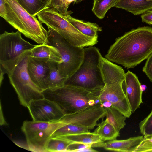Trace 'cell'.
<instances>
[{
    "instance_id": "obj_19",
    "label": "cell",
    "mask_w": 152,
    "mask_h": 152,
    "mask_svg": "<svg viewBox=\"0 0 152 152\" xmlns=\"http://www.w3.org/2000/svg\"><path fill=\"white\" fill-rule=\"evenodd\" d=\"M48 63L50 70L45 80L46 89L64 85L66 78L62 77L60 75L58 66V63L49 61Z\"/></svg>"
},
{
    "instance_id": "obj_28",
    "label": "cell",
    "mask_w": 152,
    "mask_h": 152,
    "mask_svg": "<svg viewBox=\"0 0 152 152\" xmlns=\"http://www.w3.org/2000/svg\"><path fill=\"white\" fill-rule=\"evenodd\" d=\"M152 152V136L143 137L134 152Z\"/></svg>"
},
{
    "instance_id": "obj_31",
    "label": "cell",
    "mask_w": 152,
    "mask_h": 152,
    "mask_svg": "<svg viewBox=\"0 0 152 152\" xmlns=\"http://www.w3.org/2000/svg\"><path fill=\"white\" fill-rule=\"evenodd\" d=\"M142 22L150 25L152 23V10L142 14L141 15Z\"/></svg>"
},
{
    "instance_id": "obj_16",
    "label": "cell",
    "mask_w": 152,
    "mask_h": 152,
    "mask_svg": "<svg viewBox=\"0 0 152 152\" xmlns=\"http://www.w3.org/2000/svg\"><path fill=\"white\" fill-rule=\"evenodd\" d=\"M114 7L136 15L152 10V0H121Z\"/></svg>"
},
{
    "instance_id": "obj_32",
    "label": "cell",
    "mask_w": 152,
    "mask_h": 152,
    "mask_svg": "<svg viewBox=\"0 0 152 152\" xmlns=\"http://www.w3.org/2000/svg\"><path fill=\"white\" fill-rule=\"evenodd\" d=\"M6 6L5 0H0V16L3 18L6 12Z\"/></svg>"
},
{
    "instance_id": "obj_26",
    "label": "cell",
    "mask_w": 152,
    "mask_h": 152,
    "mask_svg": "<svg viewBox=\"0 0 152 152\" xmlns=\"http://www.w3.org/2000/svg\"><path fill=\"white\" fill-rule=\"evenodd\" d=\"M140 132L144 137L152 136V110L151 113L139 124Z\"/></svg>"
},
{
    "instance_id": "obj_27",
    "label": "cell",
    "mask_w": 152,
    "mask_h": 152,
    "mask_svg": "<svg viewBox=\"0 0 152 152\" xmlns=\"http://www.w3.org/2000/svg\"><path fill=\"white\" fill-rule=\"evenodd\" d=\"M50 7L64 16L71 15V11L68 10L66 0H51Z\"/></svg>"
},
{
    "instance_id": "obj_21",
    "label": "cell",
    "mask_w": 152,
    "mask_h": 152,
    "mask_svg": "<svg viewBox=\"0 0 152 152\" xmlns=\"http://www.w3.org/2000/svg\"><path fill=\"white\" fill-rule=\"evenodd\" d=\"M31 15L36 16L43 10L50 7L51 0H16Z\"/></svg>"
},
{
    "instance_id": "obj_23",
    "label": "cell",
    "mask_w": 152,
    "mask_h": 152,
    "mask_svg": "<svg viewBox=\"0 0 152 152\" xmlns=\"http://www.w3.org/2000/svg\"><path fill=\"white\" fill-rule=\"evenodd\" d=\"M121 0H93L92 11L99 19H103L107 11Z\"/></svg>"
},
{
    "instance_id": "obj_4",
    "label": "cell",
    "mask_w": 152,
    "mask_h": 152,
    "mask_svg": "<svg viewBox=\"0 0 152 152\" xmlns=\"http://www.w3.org/2000/svg\"><path fill=\"white\" fill-rule=\"evenodd\" d=\"M83 61L78 69L67 78L64 85L83 88L92 92L102 88L105 83L99 66L102 56L99 50L93 46L84 48Z\"/></svg>"
},
{
    "instance_id": "obj_30",
    "label": "cell",
    "mask_w": 152,
    "mask_h": 152,
    "mask_svg": "<svg viewBox=\"0 0 152 152\" xmlns=\"http://www.w3.org/2000/svg\"><path fill=\"white\" fill-rule=\"evenodd\" d=\"M90 147H92L91 145L80 143L72 142L68 146L66 152H78L80 150Z\"/></svg>"
},
{
    "instance_id": "obj_1",
    "label": "cell",
    "mask_w": 152,
    "mask_h": 152,
    "mask_svg": "<svg viewBox=\"0 0 152 152\" xmlns=\"http://www.w3.org/2000/svg\"><path fill=\"white\" fill-rule=\"evenodd\" d=\"M152 53V28L132 29L116 39L105 57L129 69L135 67Z\"/></svg>"
},
{
    "instance_id": "obj_35",
    "label": "cell",
    "mask_w": 152,
    "mask_h": 152,
    "mask_svg": "<svg viewBox=\"0 0 152 152\" xmlns=\"http://www.w3.org/2000/svg\"><path fill=\"white\" fill-rule=\"evenodd\" d=\"M83 0H76L75 3L78 4L80 3Z\"/></svg>"
},
{
    "instance_id": "obj_6",
    "label": "cell",
    "mask_w": 152,
    "mask_h": 152,
    "mask_svg": "<svg viewBox=\"0 0 152 152\" xmlns=\"http://www.w3.org/2000/svg\"><path fill=\"white\" fill-rule=\"evenodd\" d=\"M5 1L6 10L3 18L26 37L38 44L48 45V31L36 16L29 14L16 0Z\"/></svg>"
},
{
    "instance_id": "obj_20",
    "label": "cell",
    "mask_w": 152,
    "mask_h": 152,
    "mask_svg": "<svg viewBox=\"0 0 152 152\" xmlns=\"http://www.w3.org/2000/svg\"><path fill=\"white\" fill-rule=\"evenodd\" d=\"M97 126L94 132L99 135L104 142L116 139L120 136L119 132L116 130L106 119Z\"/></svg>"
},
{
    "instance_id": "obj_9",
    "label": "cell",
    "mask_w": 152,
    "mask_h": 152,
    "mask_svg": "<svg viewBox=\"0 0 152 152\" xmlns=\"http://www.w3.org/2000/svg\"><path fill=\"white\" fill-rule=\"evenodd\" d=\"M65 125L63 116L59 120L50 122L25 121L21 129L29 150L34 152H45L46 144L52 134Z\"/></svg>"
},
{
    "instance_id": "obj_8",
    "label": "cell",
    "mask_w": 152,
    "mask_h": 152,
    "mask_svg": "<svg viewBox=\"0 0 152 152\" xmlns=\"http://www.w3.org/2000/svg\"><path fill=\"white\" fill-rule=\"evenodd\" d=\"M48 45L59 51L62 62L58 63L61 76L67 78L72 75L81 64L84 57V48L74 46L66 40L57 31L48 27Z\"/></svg>"
},
{
    "instance_id": "obj_25",
    "label": "cell",
    "mask_w": 152,
    "mask_h": 152,
    "mask_svg": "<svg viewBox=\"0 0 152 152\" xmlns=\"http://www.w3.org/2000/svg\"><path fill=\"white\" fill-rule=\"evenodd\" d=\"M90 132L88 128L73 124H66L56 131L50 137Z\"/></svg>"
},
{
    "instance_id": "obj_24",
    "label": "cell",
    "mask_w": 152,
    "mask_h": 152,
    "mask_svg": "<svg viewBox=\"0 0 152 152\" xmlns=\"http://www.w3.org/2000/svg\"><path fill=\"white\" fill-rule=\"evenodd\" d=\"M72 143L61 137H50L46 144L45 152H66Z\"/></svg>"
},
{
    "instance_id": "obj_22",
    "label": "cell",
    "mask_w": 152,
    "mask_h": 152,
    "mask_svg": "<svg viewBox=\"0 0 152 152\" xmlns=\"http://www.w3.org/2000/svg\"><path fill=\"white\" fill-rule=\"evenodd\" d=\"M105 109L106 119L116 130L120 132L126 125V117L112 106Z\"/></svg>"
},
{
    "instance_id": "obj_13",
    "label": "cell",
    "mask_w": 152,
    "mask_h": 152,
    "mask_svg": "<svg viewBox=\"0 0 152 152\" xmlns=\"http://www.w3.org/2000/svg\"><path fill=\"white\" fill-rule=\"evenodd\" d=\"M27 69L32 82L43 91L46 89L45 80L50 70L48 62L31 57L29 55Z\"/></svg>"
},
{
    "instance_id": "obj_36",
    "label": "cell",
    "mask_w": 152,
    "mask_h": 152,
    "mask_svg": "<svg viewBox=\"0 0 152 152\" xmlns=\"http://www.w3.org/2000/svg\"><path fill=\"white\" fill-rule=\"evenodd\" d=\"M151 25H152V23H151Z\"/></svg>"
},
{
    "instance_id": "obj_29",
    "label": "cell",
    "mask_w": 152,
    "mask_h": 152,
    "mask_svg": "<svg viewBox=\"0 0 152 152\" xmlns=\"http://www.w3.org/2000/svg\"><path fill=\"white\" fill-rule=\"evenodd\" d=\"M142 71L152 82V53L147 59Z\"/></svg>"
},
{
    "instance_id": "obj_33",
    "label": "cell",
    "mask_w": 152,
    "mask_h": 152,
    "mask_svg": "<svg viewBox=\"0 0 152 152\" xmlns=\"http://www.w3.org/2000/svg\"><path fill=\"white\" fill-rule=\"evenodd\" d=\"M102 105L104 108L109 107L112 106V103L110 102L107 101L102 102Z\"/></svg>"
},
{
    "instance_id": "obj_2",
    "label": "cell",
    "mask_w": 152,
    "mask_h": 152,
    "mask_svg": "<svg viewBox=\"0 0 152 152\" xmlns=\"http://www.w3.org/2000/svg\"><path fill=\"white\" fill-rule=\"evenodd\" d=\"M99 66L105 83L101 89L94 91L101 103L107 101L126 118L132 110L123 88L125 73L121 67L102 56Z\"/></svg>"
},
{
    "instance_id": "obj_12",
    "label": "cell",
    "mask_w": 152,
    "mask_h": 152,
    "mask_svg": "<svg viewBox=\"0 0 152 152\" xmlns=\"http://www.w3.org/2000/svg\"><path fill=\"white\" fill-rule=\"evenodd\" d=\"M123 86L132 111L134 113L143 103L141 84L136 75L128 71L125 73Z\"/></svg>"
},
{
    "instance_id": "obj_3",
    "label": "cell",
    "mask_w": 152,
    "mask_h": 152,
    "mask_svg": "<svg viewBox=\"0 0 152 152\" xmlns=\"http://www.w3.org/2000/svg\"><path fill=\"white\" fill-rule=\"evenodd\" d=\"M43 94L45 98L55 102L65 115L102 105L93 91L70 86L48 88Z\"/></svg>"
},
{
    "instance_id": "obj_7",
    "label": "cell",
    "mask_w": 152,
    "mask_h": 152,
    "mask_svg": "<svg viewBox=\"0 0 152 152\" xmlns=\"http://www.w3.org/2000/svg\"><path fill=\"white\" fill-rule=\"evenodd\" d=\"M39 20L48 27L52 28L72 45L84 48L93 46L98 39L86 36L77 29L66 18L51 7L38 13Z\"/></svg>"
},
{
    "instance_id": "obj_17",
    "label": "cell",
    "mask_w": 152,
    "mask_h": 152,
    "mask_svg": "<svg viewBox=\"0 0 152 152\" xmlns=\"http://www.w3.org/2000/svg\"><path fill=\"white\" fill-rule=\"evenodd\" d=\"M61 137L71 142L90 145L92 147H103L105 142L100 137L94 132L75 134Z\"/></svg>"
},
{
    "instance_id": "obj_34",
    "label": "cell",
    "mask_w": 152,
    "mask_h": 152,
    "mask_svg": "<svg viewBox=\"0 0 152 152\" xmlns=\"http://www.w3.org/2000/svg\"><path fill=\"white\" fill-rule=\"evenodd\" d=\"M76 0H66V4L67 7L68 8L69 5L72 2L74 4L75 3Z\"/></svg>"
},
{
    "instance_id": "obj_11",
    "label": "cell",
    "mask_w": 152,
    "mask_h": 152,
    "mask_svg": "<svg viewBox=\"0 0 152 152\" xmlns=\"http://www.w3.org/2000/svg\"><path fill=\"white\" fill-rule=\"evenodd\" d=\"M27 107L33 120L35 121L50 122L61 119L64 114L55 102L45 98L33 100Z\"/></svg>"
},
{
    "instance_id": "obj_15",
    "label": "cell",
    "mask_w": 152,
    "mask_h": 152,
    "mask_svg": "<svg viewBox=\"0 0 152 152\" xmlns=\"http://www.w3.org/2000/svg\"><path fill=\"white\" fill-rule=\"evenodd\" d=\"M143 136L130 137L123 140L116 139L105 142L103 148L106 150L116 152H134L143 139Z\"/></svg>"
},
{
    "instance_id": "obj_5",
    "label": "cell",
    "mask_w": 152,
    "mask_h": 152,
    "mask_svg": "<svg viewBox=\"0 0 152 152\" xmlns=\"http://www.w3.org/2000/svg\"><path fill=\"white\" fill-rule=\"evenodd\" d=\"M31 50L23 52L10 66L3 69H0L4 74L8 75L20 103L25 107L31 100L44 98L43 90L32 82L27 71V61Z\"/></svg>"
},
{
    "instance_id": "obj_14",
    "label": "cell",
    "mask_w": 152,
    "mask_h": 152,
    "mask_svg": "<svg viewBox=\"0 0 152 152\" xmlns=\"http://www.w3.org/2000/svg\"><path fill=\"white\" fill-rule=\"evenodd\" d=\"M29 56L46 62H62L58 50L52 46L45 44L36 45L31 50Z\"/></svg>"
},
{
    "instance_id": "obj_10",
    "label": "cell",
    "mask_w": 152,
    "mask_h": 152,
    "mask_svg": "<svg viewBox=\"0 0 152 152\" xmlns=\"http://www.w3.org/2000/svg\"><path fill=\"white\" fill-rule=\"evenodd\" d=\"M18 31H5L0 35V68L11 65L24 51L32 49L36 45L23 39Z\"/></svg>"
},
{
    "instance_id": "obj_18",
    "label": "cell",
    "mask_w": 152,
    "mask_h": 152,
    "mask_svg": "<svg viewBox=\"0 0 152 152\" xmlns=\"http://www.w3.org/2000/svg\"><path fill=\"white\" fill-rule=\"evenodd\" d=\"M65 17L71 24L81 33L89 37L98 39V32L101 31L102 29L97 24L75 18L70 15Z\"/></svg>"
}]
</instances>
